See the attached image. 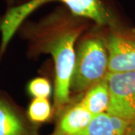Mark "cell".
<instances>
[{
	"label": "cell",
	"instance_id": "obj_12",
	"mask_svg": "<svg viewBox=\"0 0 135 135\" xmlns=\"http://www.w3.org/2000/svg\"><path fill=\"white\" fill-rule=\"evenodd\" d=\"M127 135H135V119L130 122Z\"/></svg>",
	"mask_w": 135,
	"mask_h": 135
},
{
	"label": "cell",
	"instance_id": "obj_10",
	"mask_svg": "<svg viewBox=\"0 0 135 135\" xmlns=\"http://www.w3.org/2000/svg\"><path fill=\"white\" fill-rule=\"evenodd\" d=\"M29 120L35 126L49 121L54 116L53 107L49 98H33L26 111Z\"/></svg>",
	"mask_w": 135,
	"mask_h": 135
},
{
	"label": "cell",
	"instance_id": "obj_2",
	"mask_svg": "<svg viewBox=\"0 0 135 135\" xmlns=\"http://www.w3.org/2000/svg\"><path fill=\"white\" fill-rule=\"evenodd\" d=\"M52 2L62 3L73 15L93 22L98 26L109 27L117 23L116 17L104 0H28L20 5L10 7L0 19V59L26 18L41 6Z\"/></svg>",
	"mask_w": 135,
	"mask_h": 135
},
{
	"label": "cell",
	"instance_id": "obj_3",
	"mask_svg": "<svg viewBox=\"0 0 135 135\" xmlns=\"http://www.w3.org/2000/svg\"><path fill=\"white\" fill-rule=\"evenodd\" d=\"M105 29L96 25L87 30L78 40L70 84L71 94L83 95L106 78L108 73V53Z\"/></svg>",
	"mask_w": 135,
	"mask_h": 135
},
{
	"label": "cell",
	"instance_id": "obj_7",
	"mask_svg": "<svg viewBox=\"0 0 135 135\" xmlns=\"http://www.w3.org/2000/svg\"><path fill=\"white\" fill-rule=\"evenodd\" d=\"M94 116L79 100L71 101L59 113L53 132L48 135H74L86 127Z\"/></svg>",
	"mask_w": 135,
	"mask_h": 135
},
{
	"label": "cell",
	"instance_id": "obj_1",
	"mask_svg": "<svg viewBox=\"0 0 135 135\" xmlns=\"http://www.w3.org/2000/svg\"><path fill=\"white\" fill-rule=\"evenodd\" d=\"M89 20L58 8L37 22L23 23L18 31L28 41L29 53L50 54L55 69L53 111L56 116L72 101L70 84L76 43L89 29Z\"/></svg>",
	"mask_w": 135,
	"mask_h": 135
},
{
	"label": "cell",
	"instance_id": "obj_9",
	"mask_svg": "<svg viewBox=\"0 0 135 135\" xmlns=\"http://www.w3.org/2000/svg\"><path fill=\"white\" fill-rule=\"evenodd\" d=\"M79 101L93 116L106 113L110 102V92L106 78L90 87L81 95Z\"/></svg>",
	"mask_w": 135,
	"mask_h": 135
},
{
	"label": "cell",
	"instance_id": "obj_13",
	"mask_svg": "<svg viewBox=\"0 0 135 135\" xmlns=\"http://www.w3.org/2000/svg\"><path fill=\"white\" fill-rule=\"evenodd\" d=\"M7 1H8V2H11V1H12V0H7Z\"/></svg>",
	"mask_w": 135,
	"mask_h": 135
},
{
	"label": "cell",
	"instance_id": "obj_11",
	"mask_svg": "<svg viewBox=\"0 0 135 135\" xmlns=\"http://www.w3.org/2000/svg\"><path fill=\"white\" fill-rule=\"evenodd\" d=\"M27 91L33 98H49L52 95L53 88L50 80L46 77H36L29 83Z\"/></svg>",
	"mask_w": 135,
	"mask_h": 135
},
{
	"label": "cell",
	"instance_id": "obj_8",
	"mask_svg": "<svg viewBox=\"0 0 135 135\" xmlns=\"http://www.w3.org/2000/svg\"><path fill=\"white\" fill-rule=\"evenodd\" d=\"M129 124L127 121L103 113L94 116L86 127L74 135H127Z\"/></svg>",
	"mask_w": 135,
	"mask_h": 135
},
{
	"label": "cell",
	"instance_id": "obj_6",
	"mask_svg": "<svg viewBox=\"0 0 135 135\" xmlns=\"http://www.w3.org/2000/svg\"><path fill=\"white\" fill-rule=\"evenodd\" d=\"M0 135H39L38 126L5 92L0 91Z\"/></svg>",
	"mask_w": 135,
	"mask_h": 135
},
{
	"label": "cell",
	"instance_id": "obj_4",
	"mask_svg": "<svg viewBox=\"0 0 135 135\" xmlns=\"http://www.w3.org/2000/svg\"><path fill=\"white\" fill-rule=\"evenodd\" d=\"M108 73L135 71V29L118 23L105 30Z\"/></svg>",
	"mask_w": 135,
	"mask_h": 135
},
{
	"label": "cell",
	"instance_id": "obj_5",
	"mask_svg": "<svg viewBox=\"0 0 135 135\" xmlns=\"http://www.w3.org/2000/svg\"><path fill=\"white\" fill-rule=\"evenodd\" d=\"M110 102L107 113L131 122L135 119V71L107 73Z\"/></svg>",
	"mask_w": 135,
	"mask_h": 135
}]
</instances>
